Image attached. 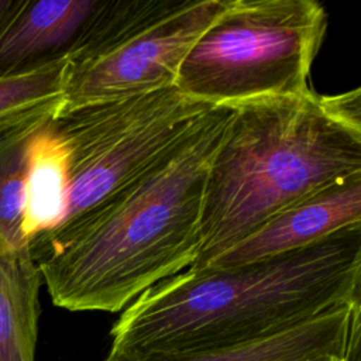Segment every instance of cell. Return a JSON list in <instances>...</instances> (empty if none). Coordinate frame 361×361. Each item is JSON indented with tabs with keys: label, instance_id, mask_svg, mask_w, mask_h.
<instances>
[{
	"label": "cell",
	"instance_id": "cell-1",
	"mask_svg": "<svg viewBox=\"0 0 361 361\" xmlns=\"http://www.w3.org/2000/svg\"><path fill=\"white\" fill-rule=\"evenodd\" d=\"M231 114L210 107L152 165L28 247L55 306L116 313L196 262L207 171Z\"/></svg>",
	"mask_w": 361,
	"mask_h": 361
},
{
	"label": "cell",
	"instance_id": "cell-2",
	"mask_svg": "<svg viewBox=\"0 0 361 361\" xmlns=\"http://www.w3.org/2000/svg\"><path fill=\"white\" fill-rule=\"evenodd\" d=\"M361 302V226L235 267L188 268L138 295L110 330V353L188 354L243 345Z\"/></svg>",
	"mask_w": 361,
	"mask_h": 361
},
{
	"label": "cell",
	"instance_id": "cell-3",
	"mask_svg": "<svg viewBox=\"0 0 361 361\" xmlns=\"http://www.w3.org/2000/svg\"><path fill=\"white\" fill-rule=\"evenodd\" d=\"M233 107L202 204L203 268L285 207L361 173V92L313 89Z\"/></svg>",
	"mask_w": 361,
	"mask_h": 361
},
{
	"label": "cell",
	"instance_id": "cell-4",
	"mask_svg": "<svg viewBox=\"0 0 361 361\" xmlns=\"http://www.w3.org/2000/svg\"><path fill=\"white\" fill-rule=\"evenodd\" d=\"M329 17L314 0H226L185 55L175 87L210 106L300 96Z\"/></svg>",
	"mask_w": 361,
	"mask_h": 361
},
{
	"label": "cell",
	"instance_id": "cell-5",
	"mask_svg": "<svg viewBox=\"0 0 361 361\" xmlns=\"http://www.w3.org/2000/svg\"><path fill=\"white\" fill-rule=\"evenodd\" d=\"M226 0H99L65 54L59 111L175 85Z\"/></svg>",
	"mask_w": 361,
	"mask_h": 361
},
{
	"label": "cell",
	"instance_id": "cell-6",
	"mask_svg": "<svg viewBox=\"0 0 361 361\" xmlns=\"http://www.w3.org/2000/svg\"><path fill=\"white\" fill-rule=\"evenodd\" d=\"M210 107L169 86L56 113L49 127L68 155V204L56 230L152 165Z\"/></svg>",
	"mask_w": 361,
	"mask_h": 361
},
{
	"label": "cell",
	"instance_id": "cell-7",
	"mask_svg": "<svg viewBox=\"0 0 361 361\" xmlns=\"http://www.w3.org/2000/svg\"><path fill=\"white\" fill-rule=\"evenodd\" d=\"M354 226H361V173L285 207L206 267H235L279 257Z\"/></svg>",
	"mask_w": 361,
	"mask_h": 361
},
{
	"label": "cell",
	"instance_id": "cell-8",
	"mask_svg": "<svg viewBox=\"0 0 361 361\" xmlns=\"http://www.w3.org/2000/svg\"><path fill=\"white\" fill-rule=\"evenodd\" d=\"M361 302L344 305L278 334L243 345L188 354L126 357L107 353L103 361H303L360 351Z\"/></svg>",
	"mask_w": 361,
	"mask_h": 361
},
{
	"label": "cell",
	"instance_id": "cell-9",
	"mask_svg": "<svg viewBox=\"0 0 361 361\" xmlns=\"http://www.w3.org/2000/svg\"><path fill=\"white\" fill-rule=\"evenodd\" d=\"M99 0H21L0 27V76L66 54Z\"/></svg>",
	"mask_w": 361,
	"mask_h": 361
},
{
	"label": "cell",
	"instance_id": "cell-10",
	"mask_svg": "<svg viewBox=\"0 0 361 361\" xmlns=\"http://www.w3.org/2000/svg\"><path fill=\"white\" fill-rule=\"evenodd\" d=\"M41 283L30 248L0 240V361H35Z\"/></svg>",
	"mask_w": 361,
	"mask_h": 361
},
{
	"label": "cell",
	"instance_id": "cell-11",
	"mask_svg": "<svg viewBox=\"0 0 361 361\" xmlns=\"http://www.w3.org/2000/svg\"><path fill=\"white\" fill-rule=\"evenodd\" d=\"M68 204V155L49 120L35 134L28 155L23 235L30 247L55 231Z\"/></svg>",
	"mask_w": 361,
	"mask_h": 361
},
{
	"label": "cell",
	"instance_id": "cell-12",
	"mask_svg": "<svg viewBox=\"0 0 361 361\" xmlns=\"http://www.w3.org/2000/svg\"><path fill=\"white\" fill-rule=\"evenodd\" d=\"M65 55L0 76V137L27 123L54 117L62 102Z\"/></svg>",
	"mask_w": 361,
	"mask_h": 361
},
{
	"label": "cell",
	"instance_id": "cell-13",
	"mask_svg": "<svg viewBox=\"0 0 361 361\" xmlns=\"http://www.w3.org/2000/svg\"><path fill=\"white\" fill-rule=\"evenodd\" d=\"M51 118L27 123L0 137V240L10 247H28L23 221L30 147L38 130Z\"/></svg>",
	"mask_w": 361,
	"mask_h": 361
},
{
	"label": "cell",
	"instance_id": "cell-14",
	"mask_svg": "<svg viewBox=\"0 0 361 361\" xmlns=\"http://www.w3.org/2000/svg\"><path fill=\"white\" fill-rule=\"evenodd\" d=\"M303 361H360V351L353 353L350 355H334V354H323L306 358Z\"/></svg>",
	"mask_w": 361,
	"mask_h": 361
},
{
	"label": "cell",
	"instance_id": "cell-15",
	"mask_svg": "<svg viewBox=\"0 0 361 361\" xmlns=\"http://www.w3.org/2000/svg\"><path fill=\"white\" fill-rule=\"evenodd\" d=\"M21 0H0V27L14 13Z\"/></svg>",
	"mask_w": 361,
	"mask_h": 361
}]
</instances>
